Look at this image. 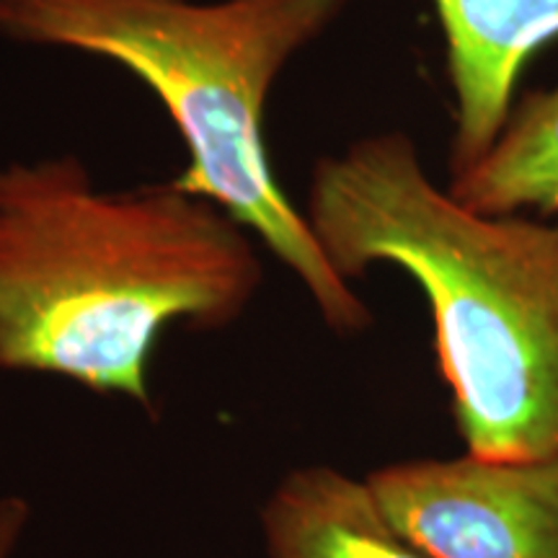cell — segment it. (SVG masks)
<instances>
[{"instance_id": "obj_1", "label": "cell", "mask_w": 558, "mask_h": 558, "mask_svg": "<svg viewBox=\"0 0 558 558\" xmlns=\"http://www.w3.org/2000/svg\"><path fill=\"white\" fill-rule=\"evenodd\" d=\"M246 228L173 184L94 190L75 158L0 169V369L150 409L166 326L233 324L262 288Z\"/></svg>"}, {"instance_id": "obj_2", "label": "cell", "mask_w": 558, "mask_h": 558, "mask_svg": "<svg viewBox=\"0 0 558 558\" xmlns=\"http://www.w3.org/2000/svg\"><path fill=\"white\" fill-rule=\"evenodd\" d=\"M308 222L344 279L393 264L427 295L465 450L558 458V226L473 213L396 132L318 160Z\"/></svg>"}, {"instance_id": "obj_3", "label": "cell", "mask_w": 558, "mask_h": 558, "mask_svg": "<svg viewBox=\"0 0 558 558\" xmlns=\"http://www.w3.org/2000/svg\"><path fill=\"white\" fill-rule=\"evenodd\" d=\"M347 0H0V34L120 62L169 109L190 166L179 192L248 228L295 275L331 331L357 333L369 311L333 269L308 218L271 173L264 109L300 47Z\"/></svg>"}, {"instance_id": "obj_4", "label": "cell", "mask_w": 558, "mask_h": 558, "mask_svg": "<svg viewBox=\"0 0 558 558\" xmlns=\"http://www.w3.org/2000/svg\"><path fill=\"white\" fill-rule=\"evenodd\" d=\"M429 558H558V458H414L367 473Z\"/></svg>"}, {"instance_id": "obj_5", "label": "cell", "mask_w": 558, "mask_h": 558, "mask_svg": "<svg viewBox=\"0 0 558 558\" xmlns=\"http://www.w3.org/2000/svg\"><path fill=\"white\" fill-rule=\"evenodd\" d=\"M458 99L452 177L486 156L505 130L522 68L558 39V0H435Z\"/></svg>"}, {"instance_id": "obj_6", "label": "cell", "mask_w": 558, "mask_h": 558, "mask_svg": "<svg viewBox=\"0 0 558 558\" xmlns=\"http://www.w3.org/2000/svg\"><path fill=\"white\" fill-rule=\"evenodd\" d=\"M259 525L264 558H429L393 527L367 478L331 465L284 473Z\"/></svg>"}, {"instance_id": "obj_7", "label": "cell", "mask_w": 558, "mask_h": 558, "mask_svg": "<svg viewBox=\"0 0 558 558\" xmlns=\"http://www.w3.org/2000/svg\"><path fill=\"white\" fill-rule=\"evenodd\" d=\"M450 194L478 215L505 218L522 207L558 215V86L530 94L469 171L452 177Z\"/></svg>"}, {"instance_id": "obj_8", "label": "cell", "mask_w": 558, "mask_h": 558, "mask_svg": "<svg viewBox=\"0 0 558 558\" xmlns=\"http://www.w3.org/2000/svg\"><path fill=\"white\" fill-rule=\"evenodd\" d=\"M32 525V505L21 494L0 497V558H16Z\"/></svg>"}]
</instances>
